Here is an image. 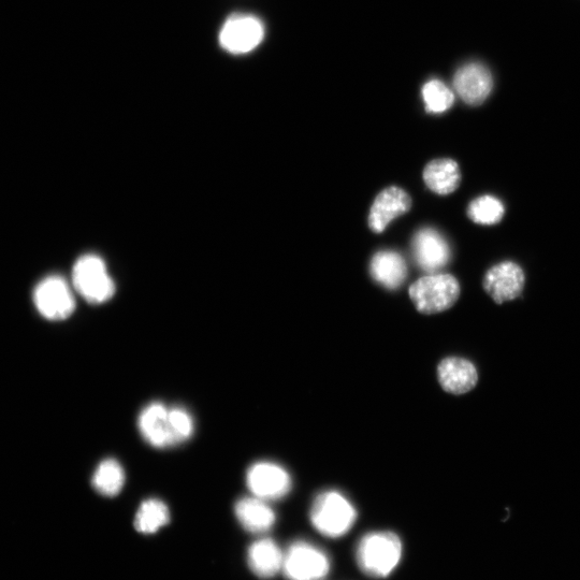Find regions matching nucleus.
Returning a JSON list of instances; mask_svg holds the SVG:
<instances>
[{
  "label": "nucleus",
  "instance_id": "nucleus-16",
  "mask_svg": "<svg viewBox=\"0 0 580 580\" xmlns=\"http://www.w3.org/2000/svg\"><path fill=\"white\" fill-rule=\"evenodd\" d=\"M372 278L387 289L399 288L408 277V266L403 256L393 251L376 253L372 258Z\"/></svg>",
  "mask_w": 580,
  "mask_h": 580
},
{
  "label": "nucleus",
  "instance_id": "nucleus-22",
  "mask_svg": "<svg viewBox=\"0 0 580 580\" xmlns=\"http://www.w3.org/2000/svg\"><path fill=\"white\" fill-rule=\"evenodd\" d=\"M426 110L430 113H443L454 105V93L443 82L432 80L423 87Z\"/></svg>",
  "mask_w": 580,
  "mask_h": 580
},
{
  "label": "nucleus",
  "instance_id": "nucleus-4",
  "mask_svg": "<svg viewBox=\"0 0 580 580\" xmlns=\"http://www.w3.org/2000/svg\"><path fill=\"white\" fill-rule=\"evenodd\" d=\"M72 283L87 302L100 304L109 301L115 293L105 261L95 255H85L75 264Z\"/></svg>",
  "mask_w": 580,
  "mask_h": 580
},
{
  "label": "nucleus",
  "instance_id": "nucleus-7",
  "mask_svg": "<svg viewBox=\"0 0 580 580\" xmlns=\"http://www.w3.org/2000/svg\"><path fill=\"white\" fill-rule=\"evenodd\" d=\"M265 36L263 23L253 16L236 14L229 18L220 33L223 49L232 54H245L260 45Z\"/></svg>",
  "mask_w": 580,
  "mask_h": 580
},
{
  "label": "nucleus",
  "instance_id": "nucleus-18",
  "mask_svg": "<svg viewBox=\"0 0 580 580\" xmlns=\"http://www.w3.org/2000/svg\"><path fill=\"white\" fill-rule=\"evenodd\" d=\"M424 180L435 194H452L460 185V168L453 159H435L426 166Z\"/></svg>",
  "mask_w": 580,
  "mask_h": 580
},
{
  "label": "nucleus",
  "instance_id": "nucleus-3",
  "mask_svg": "<svg viewBox=\"0 0 580 580\" xmlns=\"http://www.w3.org/2000/svg\"><path fill=\"white\" fill-rule=\"evenodd\" d=\"M460 296L459 282L451 274H430L410 287V297L423 314H437L451 309Z\"/></svg>",
  "mask_w": 580,
  "mask_h": 580
},
{
  "label": "nucleus",
  "instance_id": "nucleus-14",
  "mask_svg": "<svg viewBox=\"0 0 580 580\" xmlns=\"http://www.w3.org/2000/svg\"><path fill=\"white\" fill-rule=\"evenodd\" d=\"M284 553L271 539H261L248 550L250 570L261 579H271L283 569Z\"/></svg>",
  "mask_w": 580,
  "mask_h": 580
},
{
  "label": "nucleus",
  "instance_id": "nucleus-12",
  "mask_svg": "<svg viewBox=\"0 0 580 580\" xmlns=\"http://www.w3.org/2000/svg\"><path fill=\"white\" fill-rule=\"evenodd\" d=\"M454 87L464 103L478 106L482 105L490 95L493 81L485 66L472 63L457 71Z\"/></svg>",
  "mask_w": 580,
  "mask_h": 580
},
{
  "label": "nucleus",
  "instance_id": "nucleus-5",
  "mask_svg": "<svg viewBox=\"0 0 580 580\" xmlns=\"http://www.w3.org/2000/svg\"><path fill=\"white\" fill-rule=\"evenodd\" d=\"M330 570L325 551L308 542H295L284 553L282 571L288 580H324Z\"/></svg>",
  "mask_w": 580,
  "mask_h": 580
},
{
  "label": "nucleus",
  "instance_id": "nucleus-1",
  "mask_svg": "<svg viewBox=\"0 0 580 580\" xmlns=\"http://www.w3.org/2000/svg\"><path fill=\"white\" fill-rule=\"evenodd\" d=\"M402 553V542L397 534L390 531L372 532L359 541L356 562L365 575L385 578L398 568Z\"/></svg>",
  "mask_w": 580,
  "mask_h": 580
},
{
  "label": "nucleus",
  "instance_id": "nucleus-17",
  "mask_svg": "<svg viewBox=\"0 0 580 580\" xmlns=\"http://www.w3.org/2000/svg\"><path fill=\"white\" fill-rule=\"evenodd\" d=\"M235 511L240 525L251 533L268 532L277 519L266 501L256 497L241 499Z\"/></svg>",
  "mask_w": 580,
  "mask_h": 580
},
{
  "label": "nucleus",
  "instance_id": "nucleus-9",
  "mask_svg": "<svg viewBox=\"0 0 580 580\" xmlns=\"http://www.w3.org/2000/svg\"><path fill=\"white\" fill-rule=\"evenodd\" d=\"M525 273L512 261L492 267L485 275L486 293L498 304L517 299L525 287Z\"/></svg>",
  "mask_w": 580,
  "mask_h": 580
},
{
  "label": "nucleus",
  "instance_id": "nucleus-6",
  "mask_svg": "<svg viewBox=\"0 0 580 580\" xmlns=\"http://www.w3.org/2000/svg\"><path fill=\"white\" fill-rule=\"evenodd\" d=\"M33 299L37 311L49 321H63L76 309L71 288L63 278L55 275L36 286Z\"/></svg>",
  "mask_w": 580,
  "mask_h": 580
},
{
  "label": "nucleus",
  "instance_id": "nucleus-19",
  "mask_svg": "<svg viewBox=\"0 0 580 580\" xmlns=\"http://www.w3.org/2000/svg\"><path fill=\"white\" fill-rule=\"evenodd\" d=\"M125 484V473L121 464L114 459L100 462L93 476L94 488L105 497L119 495Z\"/></svg>",
  "mask_w": 580,
  "mask_h": 580
},
{
  "label": "nucleus",
  "instance_id": "nucleus-2",
  "mask_svg": "<svg viewBox=\"0 0 580 580\" xmlns=\"http://www.w3.org/2000/svg\"><path fill=\"white\" fill-rule=\"evenodd\" d=\"M310 518L316 531L327 538L339 539L353 528L357 512L341 493L327 491L315 499Z\"/></svg>",
  "mask_w": 580,
  "mask_h": 580
},
{
  "label": "nucleus",
  "instance_id": "nucleus-8",
  "mask_svg": "<svg viewBox=\"0 0 580 580\" xmlns=\"http://www.w3.org/2000/svg\"><path fill=\"white\" fill-rule=\"evenodd\" d=\"M246 483L254 497L261 500H279L292 488V480L286 470L271 462H258L248 471Z\"/></svg>",
  "mask_w": 580,
  "mask_h": 580
},
{
  "label": "nucleus",
  "instance_id": "nucleus-23",
  "mask_svg": "<svg viewBox=\"0 0 580 580\" xmlns=\"http://www.w3.org/2000/svg\"><path fill=\"white\" fill-rule=\"evenodd\" d=\"M168 422L171 446L192 437L194 431L193 418L184 409L174 408L169 410Z\"/></svg>",
  "mask_w": 580,
  "mask_h": 580
},
{
  "label": "nucleus",
  "instance_id": "nucleus-10",
  "mask_svg": "<svg viewBox=\"0 0 580 580\" xmlns=\"http://www.w3.org/2000/svg\"><path fill=\"white\" fill-rule=\"evenodd\" d=\"M413 253L418 267L434 273L443 269L451 260V248L439 231L423 228L413 239Z\"/></svg>",
  "mask_w": 580,
  "mask_h": 580
},
{
  "label": "nucleus",
  "instance_id": "nucleus-21",
  "mask_svg": "<svg viewBox=\"0 0 580 580\" xmlns=\"http://www.w3.org/2000/svg\"><path fill=\"white\" fill-rule=\"evenodd\" d=\"M505 208L503 203L493 196L478 197L470 203L468 215L480 225H495L503 219Z\"/></svg>",
  "mask_w": 580,
  "mask_h": 580
},
{
  "label": "nucleus",
  "instance_id": "nucleus-13",
  "mask_svg": "<svg viewBox=\"0 0 580 580\" xmlns=\"http://www.w3.org/2000/svg\"><path fill=\"white\" fill-rule=\"evenodd\" d=\"M438 375L443 389L453 395L469 393L478 382L476 367L471 361L460 357H449L442 360L438 368Z\"/></svg>",
  "mask_w": 580,
  "mask_h": 580
},
{
  "label": "nucleus",
  "instance_id": "nucleus-20",
  "mask_svg": "<svg viewBox=\"0 0 580 580\" xmlns=\"http://www.w3.org/2000/svg\"><path fill=\"white\" fill-rule=\"evenodd\" d=\"M168 506L161 500L144 501L137 512L135 528L140 533L153 534L161 530L169 522Z\"/></svg>",
  "mask_w": 580,
  "mask_h": 580
},
{
  "label": "nucleus",
  "instance_id": "nucleus-15",
  "mask_svg": "<svg viewBox=\"0 0 580 580\" xmlns=\"http://www.w3.org/2000/svg\"><path fill=\"white\" fill-rule=\"evenodd\" d=\"M169 410L162 403H151L144 408L138 420L139 430L142 437L150 445L163 448L171 446L169 422Z\"/></svg>",
  "mask_w": 580,
  "mask_h": 580
},
{
  "label": "nucleus",
  "instance_id": "nucleus-11",
  "mask_svg": "<svg viewBox=\"0 0 580 580\" xmlns=\"http://www.w3.org/2000/svg\"><path fill=\"white\" fill-rule=\"evenodd\" d=\"M412 199L402 188L388 187L376 197L369 214V226L376 234H381L397 217L409 212Z\"/></svg>",
  "mask_w": 580,
  "mask_h": 580
}]
</instances>
